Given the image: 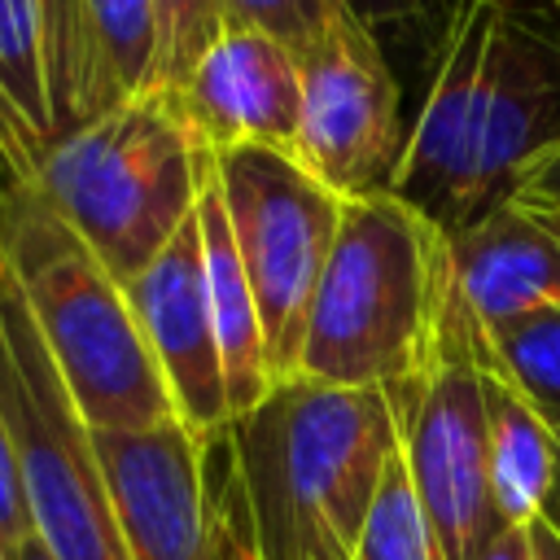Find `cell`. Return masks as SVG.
Returning <instances> with one entry per match:
<instances>
[{
    "label": "cell",
    "instance_id": "obj_5",
    "mask_svg": "<svg viewBox=\"0 0 560 560\" xmlns=\"http://www.w3.org/2000/svg\"><path fill=\"white\" fill-rule=\"evenodd\" d=\"M0 411L13 433L31 534L52 560H127L92 429L0 262Z\"/></svg>",
    "mask_w": 560,
    "mask_h": 560
},
{
    "label": "cell",
    "instance_id": "obj_25",
    "mask_svg": "<svg viewBox=\"0 0 560 560\" xmlns=\"http://www.w3.org/2000/svg\"><path fill=\"white\" fill-rule=\"evenodd\" d=\"M35 534H31V512H26V494H22V468H18L9 420L0 411V542L9 551H18Z\"/></svg>",
    "mask_w": 560,
    "mask_h": 560
},
{
    "label": "cell",
    "instance_id": "obj_2",
    "mask_svg": "<svg viewBox=\"0 0 560 560\" xmlns=\"http://www.w3.org/2000/svg\"><path fill=\"white\" fill-rule=\"evenodd\" d=\"M451 284V236L394 192L350 197L311 298L298 376L398 389L429 354Z\"/></svg>",
    "mask_w": 560,
    "mask_h": 560
},
{
    "label": "cell",
    "instance_id": "obj_11",
    "mask_svg": "<svg viewBox=\"0 0 560 560\" xmlns=\"http://www.w3.org/2000/svg\"><path fill=\"white\" fill-rule=\"evenodd\" d=\"M127 560H206V438L184 420L92 433Z\"/></svg>",
    "mask_w": 560,
    "mask_h": 560
},
{
    "label": "cell",
    "instance_id": "obj_26",
    "mask_svg": "<svg viewBox=\"0 0 560 560\" xmlns=\"http://www.w3.org/2000/svg\"><path fill=\"white\" fill-rule=\"evenodd\" d=\"M346 9H350L372 35H381V31H389V26L424 22V18H433V13L446 18L451 0H346Z\"/></svg>",
    "mask_w": 560,
    "mask_h": 560
},
{
    "label": "cell",
    "instance_id": "obj_9",
    "mask_svg": "<svg viewBox=\"0 0 560 560\" xmlns=\"http://www.w3.org/2000/svg\"><path fill=\"white\" fill-rule=\"evenodd\" d=\"M508 9L512 0H451L420 109L407 127L402 158L389 179V192L416 206L446 236L472 219L468 175Z\"/></svg>",
    "mask_w": 560,
    "mask_h": 560
},
{
    "label": "cell",
    "instance_id": "obj_10",
    "mask_svg": "<svg viewBox=\"0 0 560 560\" xmlns=\"http://www.w3.org/2000/svg\"><path fill=\"white\" fill-rule=\"evenodd\" d=\"M122 293L166 381L175 416L197 438L206 442L219 438L232 424V411H228L223 359H219V337H214V315L206 293L197 214L171 236V245L136 280L122 284Z\"/></svg>",
    "mask_w": 560,
    "mask_h": 560
},
{
    "label": "cell",
    "instance_id": "obj_21",
    "mask_svg": "<svg viewBox=\"0 0 560 560\" xmlns=\"http://www.w3.org/2000/svg\"><path fill=\"white\" fill-rule=\"evenodd\" d=\"M206 560H262L236 481L228 429L206 442Z\"/></svg>",
    "mask_w": 560,
    "mask_h": 560
},
{
    "label": "cell",
    "instance_id": "obj_1",
    "mask_svg": "<svg viewBox=\"0 0 560 560\" xmlns=\"http://www.w3.org/2000/svg\"><path fill=\"white\" fill-rule=\"evenodd\" d=\"M228 446L262 560H354L398 420L381 389L284 376L228 424Z\"/></svg>",
    "mask_w": 560,
    "mask_h": 560
},
{
    "label": "cell",
    "instance_id": "obj_29",
    "mask_svg": "<svg viewBox=\"0 0 560 560\" xmlns=\"http://www.w3.org/2000/svg\"><path fill=\"white\" fill-rule=\"evenodd\" d=\"M529 538H534V560H560V534L542 516L529 525Z\"/></svg>",
    "mask_w": 560,
    "mask_h": 560
},
{
    "label": "cell",
    "instance_id": "obj_23",
    "mask_svg": "<svg viewBox=\"0 0 560 560\" xmlns=\"http://www.w3.org/2000/svg\"><path fill=\"white\" fill-rule=\"evenodd\" d=\"M346 13H350L346 0H223L228 26H254L276 44H284L289 52L315 44Z\"/></svg>",
    "mask_w": 560,
    "mask_h": 560
},
{
    "label": "cell",
    "instance_id": "obj_32",
    "mask_svg": "<svg viewBox=\"0 0 560 560\" xmlns=\"http://www.w3.org/2000/svg\"><path fill=\"white\" fill-rule=\"evenodd\" d=\"M534 219H538V223H542V228H547V232L560 241V214H534Z\"/></svg>",
    "mask_w": 560,
    "mask_h": 560
},
{
    "label": "cell",
    "instance_id": "obj_3",
    "mask_svg": "<svg viewBox=\"0 0 560 560\" xmlns=\"http://www.w3.org/2000/svg\"><path fill=\"white\" fill-rule=\"evenodd\" d=\"M0 262L92 433L179 420L122 284L22 179L0 184Z\"/></svg>",
    "mask_w": 560,
    "mask_h": 560
},
{
    "label": "cell",
    "instance_id": "obj_24",
    "mask_svg": "<svg viewBox=\"0 0 560 560\" xmlns=\"http://www.w3.org/2000/svg\"><path fill=\"white\" fill-rule=\"evenodd\" d=\"M503 197L525 214H560V131L512 175Z\"/></svg>",
    "mask_w": 560,
    "mask_h": 560
},
{
    "label": "cell",
    "instance_id": "obj_34",
    "mask_svg": "<svg viewBox=\"0 0 560 560\" xmlns=\"http://www.w3.org/2000/svg\"><path fill=\"white\" fill-rule=\"evenodd\" d=\"M0 560H13V551H9V547H4V542H0Z\"/></svg>",
    "mask_w": 560,
    "mask_h": 560
},
{
    "label": "cell",
    "instance_id": "obj_7",
    "mask_svg": "<svg viewBox=\"0 0 560 560\" xmlns=\"http://www.w3.org/2000/svg\"><path fill=\"white\" fill-rule=\"evenodd\" d=\"M214 184L258 302L271 381L298 376L311 298L332 254L346 197L315 179L293 153L254 144L214 153Z\"/></svg>",
    "mask_w": 560,
    "mask_h": 560
},
{
    "label": "cell",
    "instance_id": "obj_15",
    "mask_svg": "<svg viewBox=\"0 0 560 560\" xmlns=\"http://www.w3.org/2000/svg\"><path fill=\"white\" fill-rule=\"evenodd\" d=\"M197 232H201V267H206V293H210V315H214V337H219V359H223V385H228V411L232 420H241L245 411H254L271 381V363H267V341H262V319H258V302L254 289L245 280L228 214H223V197L214 184V158H210V175L201 184L197 197Z\"/></svg>",
    "mask_w": 560,
    "mask_h": 560
},
{
    "label": "cell",
    "instance_id": "obj_33",
    "mask_svg": "<svg viewBox=\"0 0 560 560\" xmlns=\"http://www.w3.org/2000/svg\"><path fill=\"white\" fill-rule=\"evenodd\" d=\"M547 9H551V18L560 22V0H547Z\"/></svg>",
    "mask_w": 560,
    "mask_h": 560
},
{
    "label": "cell",
    "instance_id": "obj_31",
    "mask_svg": "<svg viewBox=\"0 0 560 560\" xmlns=\"http://www.w3.org/2000/svg\"><path fill=\"white\" fill-rule=\"evenodd\" d=\"M13 560H52V556H48V551H44V547L31 538V542H22V547L13 551Z\"/></svg>",
    "mask_w": 560,
    "mask_h": 560
},
{
    "label": "cell",
    "instance_id": "obj_14",
    "mask_svg": "<svg viewBox=\"0 0 560 560\" xmlns=\"http://www.w3.org/2000/svg\"><path fill=\"white\" fill-rule=\"evenodd\" d=\"M451 267L481 332L560 302V241L508 197L451 232Z\"/></svg>",
    "mask_w": 560,
    "mask_h": 560
},
{
    "label": "cell",
    "instance_id": "obj_30",
    "mask_svg": "<svg viewBox=\"0 0 560 560\" xmlns=\"http://www.w3.org/2000/svg\"><path fill=\"white\" fill-rule=\"evenodd\" d=\"M551 429H556V481H551V494H547V508H542V521L560 534V416L551 420Z\"/></svg>",
    "mask_w": 560,
    "mask_h": 560
},
{
    "label": "cell",
    "instance_id": "obj_20",
    "mask_svg": "<svg viewBox=\"0 0 560 560\" xmlns=\"http://www.w3.org/2000/svg\"><path fill=\"white\" fill-rule=\"evenodd\" d=\"M354 560H446L398 455H394V464H389V472H385V481L368 508Z\"/></svg>",
    "mask_w": 560,
    "mask_h": 560
},
{
    "label": "cell",
    "instance_id": "obj_13",
    "mask_svg": "<svg viewBox=\"0 0 560 560\" xmlns=\"http://www.w3.org/2000/svg\"><path fill=\"white\" fill-rule=\"evenodd\" d=\"M556 131H560V22L556 18L547 22L538 9L512 0L499 31L486 114L472 149V175H468L472 219L508 192L512 175Z\"/></svg>",
    "mask_w": 560,
    "mask_h": 560
},
{
    "label": "cell",
    "instance_id": "obj_4",
    "mask_svg": "<svg viewBox=\"0 0 560 560\" xmlns=\"http://www.w3.org/2000/svg\"><path fill=\"white\" fill-rule=\"evenodd\" d=\"M206 175L210 153L153 88L52 140L22 184L127 284L197 214Z\"/></svg>",
    "mask_w": 560,
    "mask_h": 560
},
{
    "label": "cell",
    "instance_id": "obj_8",
    "mask_svg": "<svg viewBox=\"0 0 560 560\" xmlns=\"http://www.w3.org/2000/svg\"><path fill=\"white\" fill-rule=\"evenodd\" d=\"M293 61L302 88L293 158L346 201L389 192L407 127L381 35L346 13Z\"/></svg>",
    "mask_w": 560,
    "mask_h": 560
},
{
    "label": "cell",
    "instance_id": "obj_27",
    "mask_svg": "<svg viewBox=\"0 0 560 560\" xmlns=\"http://www.w3.org/2000/svg\"><path fill=\"white\" fill-rule=\"evenodd\" d=\"M35 144H31V136L22 131V122L13 118V109L4 105V96H0V175H4V184H18V179H26L31 171H35Z\"/></svg>",
    "mask_w": 560,
    "mask_h": 560
},
{
    "label": "cell",
    "instance_id": "obj_6",
    "mask_svg": "<svg viewBox=\"0 0 560 560\" xmlns=\"http://www.w3.org/2000/svg\"><path fill=\"white\" fill-rule=\"evenodd\" d=\"M481 368L486 337L468 315L451 267L429 354L411 381L389 389L398 459L446 560H472L503 529L490 499Z\"/></svg>",
    "mask_w": 560,
    "mask_h": 560
},
{
    "label": "cell",
    "instance_id": "obj_22",
    "mask_svg": "<svg viewBox=\"0 0 560 560\" xmlns=\"http://www.w3.org/2000/svg\"><path fill=\"white\" fill-rule=\"evenodd\" d=\"M158 18V79L153 88L171 92L184 83L192 61L214 44V35L228 26L223 0H153Z\"/></svg>",
    "mask_w": 560,
    "mask_h": 560
},
{
    "label": "cell",
    "instance_id": "obj_19",
    "mask_svg": "<svg viewBox=\"0 0 560 560\" xmlns=\"http://www.w3.org/2000/svg\"><path fill=\"white\" fill-rule=\"evenodd\" d=\"M486 337V359L503 372L547 420L560 416V302L529 311Z\"/></svg>",
    "mask_w": 560,
    "mask_h": 560
},
{
    "label": "cell",
    "instance_id": "obj_12",
    "mask_svg": "<svg viewBox=\"0 0 560 560\" xmlns=\"http://www.w3.org/2000/svg\"><path fill=\"white\" fill-rule=\"evenodd\" d=\"M171 96L210 158L249 144L298 153V61L254 26H223Z\"/></svg>",
    "mask_w": 560,
    "mask_h": 560
},
{
    "label": "cell",
    "instance_id": "obj_16",
    "mask_svg": "<svg viewBox=\"0 0 560 560\" xmlns=\"http://www.w3.org/2000/svg\"><path fill=\"white\" fill-rule=\"evenodd\" d=\"M481 398L494 512L503 525H534L556 481V429L490 359L481 368Z\"/></svg>",
    "mask_w": 560,
    "mask_h": 560
},
{
    "label": "cell",
    "instance_id": "obj_17",
    "mask_svg": "<svg viewBox=\"0 0 560 560\" xmlns=\"http://www.w3.org/2000/svg\"><path fill=\"white\" fill-rule=\"evenodd\" d=\"M79 35L92 70L96 114L127 96L153 92L158 79V18L153 0H74Z\"/></svg>",
    "mask_w": 560,
    "mask_h": 560
},
{
    "label": "cell",
    "instance_id": "obj_28",
    "mask_svg": "<svg viewBox=\"0 0 560 560\" xmlns=\"http://www.w3.org/2000/svg\"><path fill=\"white\" fill-rule=\"evenodd\" d=\"M472 560H534V538L529 525H503Z\"/></svg>",
    "mask_w": 560,
    "mask_h": 560
},
{
    "label": "cell",
    "instance_id": "obj_18",
    "mask_svg": "<svg viewBox=\"0 0 560 560\" xmlns=\"http://www.w3.org/2000/svg\"><path fill=\"white\" fill-rule=\"evenodd\" d=\"M0 96L35 144H52L48 70H44V0H0Z\"/></svg>",
    "mask_w": 560,
    "mask_h": 560
}]
</instances>
